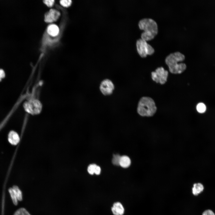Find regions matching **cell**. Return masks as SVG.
<instances>
[{
  "mask_svg": "<svg viewBox=\"0 0 215 215\" xmlns=\"http://www.w3.org/2000/svg\"><path fill=\"white\" fill-rule=\"evenodd\" d=\"M136 44L137 52L142 57H145L148 55H151L154 52L153 48L142 38L138 39Z\"/></svg>",
  "mask_w": 215,
  "mask_h": 215,
  "instance_id": "277c9868",
  "label": "cell"
},
{
  "mask_svg": "<svg viewBox=\"0 0 215 215\" xmlns=\"http://www.w3.org/2000/svg\"><path fill=\"white\" fill-rule=\"evenodd\" d=\"M101 171V170L100 167L97 165L95 170L94 173L96 175H99Z\"/></svg>",
  "mask_w": 215,
  "mask_h": 215,
  "instance_id": "44dd1931",
  "label": "cell"
},
{
  "mask_svg": "<svg viewBox=\"0 0 215 215\" xmlns=\"http://www.w3.org/2000/svg\"><path fill=\"white\" fill-rule=\"evenodd\" d=\"M151 74L152 80L156 83L162 85L167 81L168 72L163 67H158L155 71L152 72Z\"/></svg>",
  "mask_w": 215,
  "mask_h": 215,
  "instance_id": "5b68a950",
  "label": "cell"
},
{
  "mask_svg": "<svg viewBox=\"0 0 215 215\" xmlns=\"http://www.w3.org/2000/svg\"><path fill=\"white\" fill-rule=\"evenodd\" d=\"M70 0H62L60 1V3L62 6L67 7L69 6L71 4Z\"/></svg>",
  "mask_w": 215,
  "mask_h": 215,
  "instance_id": "ac0fdd59",
  "label": "cell"
},
{
  "mask_svg": "<svg viewBox=\"0 0 215 215\" xmlns=\"http://www.w3.org/2000/svg\"><path fill=\"white\" fill-rule=\"evenodd\" d=\"M5 76V73L4 70L0 69V81Z\"/></svg>",
  "mask_w": 215,
  "mask_h": 215,
  "instance_id": "7402d4cb",
  "label": "cell"
},
{
  "mask_svg": "<svg viewBox=\"0 0 215 215\" xmlns=\"http://www.w3.org/2000/svg\"><path fill=\"white\" fill-rule=\"evenodd\" d=\"M14 215H31L28 211L24 208H21L17 210Z\"/></svg>",
  "mask_w": 215,
  "mask_h": 215,
  "instance_id": "9a60e30c",
  "label": "cell"
},
{
  "mask_svg": "<svg viewBox=\"0 0 215 215\" xmlns=\"http://www.w3.org/2000/svg\"><path fill=\"white\" fill-rule=\"evenodd\" d=\"M206 106L203 103H198L196 106V109L197 111L200 113H203L205 112L206 110Z\"/></svg>",
  "mask_w": 215,
  "mask_h": 215,
  "instance_id": "4fadbf2b",
  "label": "cell"
},
{
  "mask_svg": "<svg viewBox=\"0 0 215 215\" xmlns=\"http://www.w3.org/2000/svg\"><path fill=\"white\" fill-rule=\"evenodd\" d=\"M47 31L50 35L55 36L59 33V29L58 26L55 24H51L49 25L47 27Z\"/></svg>",
  "mask_w": 215,
  "mask_h": 215,
  "instance_id": "30bf717a",
  "label": "cell"
},
{
  "mask_svg": "<svg viewBox=\"0 0 215 215\" xmlns=\"http://www.w3.org/2000/svg\"><path fill=\"white\" fill-rule=\"evenodd\" d=\"M156 107L154 100L148 97H143L140 99L138 104L137 111L142 116H153L156 111Z\"/></svg>",
  "mask_w": 215,
  "mask_h": 215,
  "instance_id": "3957f363",
  "label": "cell"
},
{
  "mask_svg": "<svg viewBox=\"0 0 215 215\" xmlns=\"http://www.w3.org/2000/svg\"><path fill=\"white\" fill-rule=\"evenodd\" d=\"M12 188L18 201H21L22 199V195L21 190L17 186H14Z\"/></svg>",
  "mask_w": 215,
  "mask_h": 215,
  "instance_id": "7c38bea8",
  "label": "cell"
},
{
  "mask_svg": "<svg viewBox=\"0 0 215 215\" xmlns=\"http://www.w3.org/2000/svg\"><path fill=\"white\" fill-rule=\"evenodd\" d=\"M202 215H215V214L211 210L207 209L203 212Z\"/></svg>",
  "mask_w": 215,
  "mask_h": 215,
  "instance_id": "d6986e66",
  "label": "cell"
},
{
  "mask_svg": "<svg viewBox=\"0 0 215 215\" xmlns=\"http://www.w3.org/2000/svg\"><path fill=\"white\" fill-rule=\"evenodd\" d=\"M97 165L95 164H90L88 166L87 170L88 173L90 174H93Z\"/></svg>",
  "mask_w": 215,
  "mask_h": 215,
  "instance_id": "e0dca14e",
  "label": "cell"
},
{
  "mask_svg": "<svg viewBox=\"0 0 215 215\" xmlns=\"http://www.w3.org/2000/svg\"><path fill=\"white\" fill-rule=\"evenodd\" d=\"M99 88L101 93L104 95L111 94L114 90V85L110 80L106 79L101 82Z\"/></svg>",
  "mask_w": 215,
  "mask_h": 215,
  "instance_id": "8992f818",
  "label": "cell"
},
{
  "mask_svg": "<svg viewBox=\"0 0 215 215\" xmlns=\"http://www.w3.org/2000/svg\"><path fill=\"white\" fill-rule=\"evenodd\" d=\"M185 59V55L179 51L168 55L165 59V62L170 72L173 74H180L184 72L186 68V64L178 62L183 61Z\"/></svg>",
  "mask_w": 215,
  "mask_h": 215,
  "instance_id": "6da1fadb",
  "label": "cell"
},
{
  "mask_svg": "<svg viewBox=\"0 0 215 215\" xmlns=\"http://www.w3.org/2000/svg\"><path fill=\"white\" fill-rule=\"evenodd\" d=\"M138 25L139 28L144 31L141 33V38L146 41L153 39L158 33L157 24L152 19H142L139 21Z\"/></svg>",
  "mask_w": 215,
  "mask_h": 215,
  "instance_id": "7a4b0ae2",
  "label": "cell"
},
{
  "mask_svg": "<svg viewBox=\"0 0 215 215\" xmlns=\"http://www.w3.org/2000/svg\"><path fill=\"white\" fill-rule=\"evenodd\" d=\"M121 156L119 154H114L113 156L112 160L113 164L115 165L119 166L120 164V162Z\"/></svg>",
  "mask_w": 215,
  "mask_h": 215,
  "instance_id": "2e32d148",
  "label": "cell"
},
{
  "mask_svg": "<svg viewBox=\"0 0 215 215\" xmlns=\"http://www.w3.org/2000/svg\"><path fill=\"white\" fill-rule=\"evenodd\" d=\"M60 15V13L58 11L51 9L45 15L44 20L47 22H52L56 21Z\"/></svg>",
  "mask_w": 215,
  "mask_h": 215,
  "instance_id": "52a82bcc",
  "label": "cell"
},
{
  "mask_svg": "<svg viewBox=\"0 0 215 215\" xmlns=\"http://www.w3.org/2000/svg\"><path fill=\"white\" fill-rule=\"evenodd\" d=\"M43 1L44 3L47 6L49 7H51L53 5L54 3V1L53 0H44Z\"/></svg>",
  "mask_w": 215,
  "mask_h": 215,
  "instance_id": "ffe728a7",
  "label": "cell"
},
{
  "mask_svg": "<svg viewBox=\"0 0 215 215\" xmlns=\"http://www.w3.org/2000/svg\"><path fill=\"white\" fill-rule=\"evenodd\" d=\"M131 161L130 158L126 156H121L119 165L122 168H127L130 165Z\"/></svg>",
  "mask_w": 215,
  "mask_h": 215,
  "instance_id": "8fae6325",
  "label": "cell"
},
{
  "mask_svg": "<svg viewBox=\"0 0 215 215\" xmlns=\"http://www.w3.org/2000/svg\"><path fill=\"white\" fill-rule=\"evenodd\" d=\"M8 191L13 203L15 205H17L18 201L13 188H10Z\"/></svg>",
  "mask_w": 215,
  "mask_h": 215,
  "instance_id": "5bb4252c",
  "label": "cell"
},
{
  "mask_svg": "<svg viewBox=\"0 0 215 215\" xmlns=\"http://www.w3.org/2000/svg\"><path fill=\"white\" fill-rule=\"evenodd\" d=\"M204 190V187L201 183H195L192 188V193L194 196H197L202 192Z\"/></svg>",
  "mask_w": 215,
  "mask_h": 215,
  "instance_id": "9c48e42d",
  "label": "cell"
},
{
  "mask_svg": "<svg viewBox=\"0 0 215 215\" xmlns=\"http://www.w3.org/2000/svg\"><path fill=\"white\" fill-rule=\"evenodd\" d=\"M111 211L114 215H123L125 212L124 208L119 202H116L113 204Z\"/></svg>",
  "mask_w": 215,
  "mask_h": 215,
  "instance_id": "ba28073f",
  "label": "cell"
}]
</instances>
